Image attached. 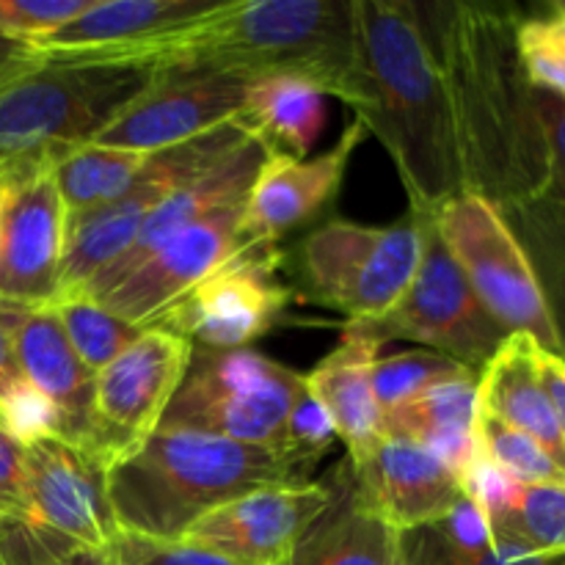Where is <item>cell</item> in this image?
I'll use <instances>...</instances> for the list:
<instances>
[{
  "label": "cell",
  "mask_w": 565,
  "mask_h": 565,
  "mask_svg": "<svg viewBox=\"0 0 565 565\" xmlns=\"http://www.w3.org/2000/svg\"><path fill=\"white\" fill-rule=\"evenodd\" d=\"M491 533L527 546L541 557H565V483L522 486L511 511Z\"/></svg>",
  "instance_id": "cell-31"
},
{
  "label": "cell",
  "mask_w": 565,
  "mask_h": 565,
  "mask_svg": "<svg viewBox=\"0 0 565 565\" xmlns=\"http://www.w3.org/2000/svg\"><path fill=\"white\" fill-rule=\"evenodd\" d=\"M53 312L58 315L61 329H64L72 351L77 353L83 367L92 375L103 373L143 331L138 326L125 323L105 307H99L97 301L83 296L61 298V301L53 303Z\"/></svg>",
  "instance_id": "cell-30"
},
{
  "label": "cell",
  "mask_w": 565,
  "mask_h": 565,
  "mask_svg": "<svg viewBox=\"0 0 565 565\" xmlns=\"http://www.w3.org/2000/svg\"><path fill=\"white\" fill-rule=\"evenodd\" d=\"M149 154L88 147L66 154L53 169L66 210V226L119 199L141 174Z\"/></svg>",
  "instance_id": "cell-29"
},
{
  "label": "cell",
  "mask_w": 565,
  "mask_h": 565,
  "mask_svg": "<svg viewBox=\"0 0 565 565\" xmlns=\"http://www.w3.org/2000/svg\"><path fill=\"white\" fill-rule=\"evenodd\" d=\"M447 546L458 552H489L494 550V533H491V522L483 513L478 502L469 500L467 494L439 519V522L428 524Z\"/></svg>",
  "instance_id": "cell-40"
},
{
  "label": "cell",
  "mask_w": 565,
  "mask_h": 565,
  "mask_svg": "<svg viewBox=\"0 0 565 565\" xmlns=\"http://www.w3.org/2000/svg\"><path fill=\"white\" fill-rule=\"evenodd\" d=\"M33 55H36V50L31 44L20 42V39L0 36V81L20 70V66H25Z\"/></svg>",
  "instance_id": "cell-45"
},
{
  "label": "cell",
  "mask_w": 565,
  "mask_h": 565,
  "mask_svg": "<svg viewBox=\"0 0 565 565\" xmlns=\"http://www.w3.org/2000/svg\"><path fill=\"white\" fill-rule=\"evenodd\" d=\"M456 127L463 191L500 210L550 188V147L516 50L522 11L497 3H417Z\"/></svg>",
  "instance_id": "cell-1"
},
{
  "label": "cell",
  "mask_w": 565,
  "mask_h": 565,
  "mask_svg": "<svg viewBox=\"0 0 565 565\" xmlns=\"http://www.w3.org/2000/svg\"><path fill=\"white\" fill-rule=\"evenodd\" d=\"M263 160V147H259L254 138H248L241 147L232 149L230 154H224L221 160L210 163L207 169L193 174L191 180L182 182L180 188H174V191L149 213V218L143 221L136 243H132L108 270H103V274L88 285L83 298L97 301L99 296L114 290L119 281H125L132 270L141 268V265L147 263L160 246H166L177 232L188 230V226L196 224L199 218L210 215L213 210L226 207V204L232 202H246Z\"/></svg>",
  "instance_id": "cell-21"
},
{
  "label": "cell",
  "mask_w": 565,
  "mask_h": 565,
  "mask_svg": "<svg viewBox=\"0 0 565 565\" xmlns=\"http://www.w3.org/2000/svg\"><path fill=\"white\" fill-rule=\"evenodd\" d=\"M326 480L329 505L292 546L290 565H408L403 533L364 505L348 461Z\"/></svg>",
  "instance_id": "cell-23"
},
{
  "label": "cell",
  "mask_w": 565,
  "mask_h": 565,
  "mask_svg": "<svg viewBox=\"0 0 565 565\" xmlns=\"http://www.w3.org/2000/svg\"><path fill=\"white\" fill-rule=\"evenodd\" d=\"M430 218L408 215L395 226L329 221L298 246L303 298L348 320H375L408 290L423 263Z\"/></svg>",
  "instance_id": "cell-6"
},
{
  "label": "cell",
  "mask_w": 565,
  "mask_h": 565,
  "mask_svg": "<svg viewBox=\"0 0 565 565\" xmlns=\"http://www.w3.org/2000/svg\"><path fill=\"white\" fill-rule=\"evenodd\" d=\"M351 475L364 505L403 535L439 522L463 497L456 472L397 436H384Z\"/></svg>",
  "instance_id": "cell-20"
},
{
  "label": "cell",
  "mask_w": 565,
  "mask_h": 565,
  "mask_svg": "<svg viewBox=\"0 0 565 565\" xmlns=\"http://www.w3.org/2000/svg\"><path fill=\"white\" fill-rule=\"evenodd\" d=\"M539 351L541 345L530 334H508L491 362L480 370L478 408L533 436L565 469V447L539 373Z\"/></svg>",
  "instance_id": "cell-25"
},
{
  "label": "cell",
  "mask_w": 565,
  "mask_h": 565,
  "mask_svg": "<svg viewBox=\"0 0 565 565\" xmlns=\"http://www.w3.org/2000/svg\"><path fill=\"white\" fill-rule=\"evenodd\" d=\"M105 565H246L188 541H158L119 533L105 552Z\"/></svg>",
  "instance_id": "cell-37"
},
{
  "label": "cell",
  "mask_w": 565,
  "mask_h": 565,
  "mask_svg": "<svg viewBox=\"0 0 565 565\" xmlns=\"http://www.w3.org/2000/svg\"><path fill=\"white\" fill-rule=\"evenodd\" d=\"M329 480L265 486L204 513L180 541L246 565H279L329 505Z\"/></svg>",
  "instance_id": "cell-17"
},
{
  "label": "cell",
  "mask_w": 565,
  "mask_h": 565,
  "mask_svg": "<svg viewBox=\"0 0 565 565\" xmlns=\"http://www.w3.org/2000/svg\"><path fill=\"white\" fill-rule=\"evenodd\" d=\"M561 565H565V561H561Z\"/></svg>",
  "instance_id": "cell-50"
},
{
  "label": "cell",
  "mask_w": 565,
  "mask_h": 565,
  "mask_svg": "<svg viewBox=\"0 0 565 565\" xmlns=\"http://www.w3.org/2000/svg\"><path fill=\"white\" fill-rule=\"evenodd\" d=\"M301 390V373L252 348H193L185 379L171 397L160 428L221 436L279 452L287 414Z\"/></svg>",
  "instance_id": "cell-7"
},
{
  "label": "cell",
  "mask_w": 565,
  "mask_h": 565,
  "mask_svg": "<svg viewBox=\"0 0 565 565\" xmlns=\"http://www.w3.org/2000/svg\"><path fill=\"white\" fill-rule=\"evenodd\" d=\"M307 483L270 447L160 428L105 475L119 533L180 541L193 522L248 491Z\"/></svg>",
  "instance_id": "cell-4"
},
{
  "label": "cell",
  "mask_w": 565,
  "mask_h": 565,
  "mask_svg": "<svg viewBox=\"0 0 565 565\" xmlns=\"http://www.w3.org/2000/svg\"><path fill=\"white\" fill-rule=\"evenodd\" d=\"M0 301L42 307L58 298L66 210L53 169L6 177Z\"/></svg>",
  "instance_id": "cell-14"
},
{
  "label": "cell",
  "mask_w": 565,
  "mask_h": 565,
  "mask_svg": "<svg viewBox=\"0 0 565 565\" xmlns=\"http://www.w3.org/2000/svg\"><path fill=\"white\" fill-rule=\"evenodd\" d=\"M0 508L25 519V445L0 419Z\"/></svg>",
  "instance_id": "cell-41"
},
{
  "label": "cell",
  "mask_w": 565,
  "mask_h": 565,
  "mask_svg": "<svg viewBox=\"0 0 565 565\" xmlns=\"http://www.w3.org/2000/svg\"><path fill=\"white\" fill-rule=\"evenodd\" d=\"M47 565H105V552L77 550V552H72V555L61 557V561H53Z\"/></svg>",
  "instance_id": "cell-46"
},
{
  "label": "cell",
  "mask_w": 565,
  "mask_h": 565,
  "mask_svg": "<svg viewBox=\"0 0 565 565\" xmlns=\"http://www.w3.org/2000/svg\"><path fill=\"white\" fill-rule=\"evenodd\" d=\"M22 373L17 367V359H14V348H11V337L6 331L3 318H0V412L3 406L9 403V397L14 395L17 386L22 384Z\"/></svg>",
  "instance_id": "cell-44"
},
{
  "label": "cell",
  "mask_w": 565,
  "mask_h": 565,
  "mask_svg": "<svg viewBox=\"0 0 565 565\" xmlns=\"http://www.w3.org/2000/svg\"><path fill=\"white\" fill-rule=\"evenodd\" d=\"M430 224L478 301L508 334H530L544 351L563 353L539 276L497 204L461 191L430 215Z\"/></svg>",
  "instance_id": "cell-8"
},
{
  "label": "cell",
  "mask_w": 565,
  "mask_h": 565,
  "mask_svg": "<svg viewBox=\"0 0 565 565\" xmlns=\"http://www.w3.org/2000/svg\"><path fill=\"white\" fill-rule=\"evenodd\" d=\"M478 381L480 373H467L403 403L384 414V436L425 447L461 480L478 456Z\"/></svg>",
  "instance_id": "cell-26"
},
{
  "label": "cell",
  "mask_w": 565,
  "mask_h": 565,
  "mask_svg": "<svg viewBox=\"0 0 565 565\" xmlns=\"http://www.w3.org/2000/svg\"><path fill=\"white\" fill-rule=\"evenodd\" d=\"M461 489L469 500L478 502V505L483 508L489 522L494 524L511 511L519 491H522V483H516L511 475L502 472L491 458H486L483 452L478 450V456L472 458L467 472L461 475Z\"/></svg>",
  "instance_id": "cell-39"
},
{
  "label": "cell",
  "mask_w": 565,
  "mask_h": 565,
  "mask_svg": "<svg viewBox=\"0 0 565 565\" xmlns=\"http://www.w3.org/2000/svg\"><path fill=\"white\" fill-rule=\"evenodd\" d=\"M224 0H92L75 20L31 44L50 55H97L202 20Z\"/></svg>",
  "instance_id": "cell-24"
},
{
  "label": "cell",
  "mask_w": 565,
  "mask_h": 565,
  "mask_svg": "<svg viewBox=\"0 0 565 565\" xmlns=\"http://www.w3.org/2000/svg\"><path fill=\"white\" fill-rule=\"evenodd\" d=\"M25 519L88 552H108L119 539L105 472L55 436L25 445Z\"/></svg>",
  "instance_id": "cell-15"
},
{
  "label": "cell",
  "mask_w": 565,
  "mask_h": 565,
  "mask_svg": "<svg viewBox=\"0 0 565 565\" xmlns=\"http://www.w3.org/2000/svg\"><path fill=\"white\" fill-rule=\"evenodd\" d=\"M248 138L252 136L246 127L232 119L204 136L149 154L141 174L119 199L66 226V248L55 301L83 296L88 285L136 243L143 221L174 188L230 154Z\"/></svg>",
  "instance_id": "cell-9"
},
{
  "label": "cell",
  "mask_w": 565,
  "mask_h": 565,
  "mask_svg": "<svg viewBox=\"0 0 565 565\" xmlns=\"http://www.w3.org/2000/svg\"><path fill=\"white\" fill-rule=\"evenodd\" d=\"M0 318L11 337L22 379L36 386L61 414V439L77 450H86L92 436L94 375L72 351L53 303L28 307L0 301Z\"/></svg>",
  "instance_id": "cell-19"
},
{
  "label": "cell",
  "mask_w": 565,
  "mask_h": 565,
  "mask_svg": "<svg viewBox=\"0 0 565 565\" xmlns=\"http://www.w3.org/2000/svg\"><path fill=\"white\" fill-rule=\"evenodd\" d=\"M191 356V342L147 326L119 359L94 375L92 436L83 452L105 475L158 434Z\"/></svg>",
  "instance_id": "cell-10"
},
{
  "label": "cell",
  "mask_w": 565,
  "mask_h": 565,
  "mask_svg": "<svg viewBox=\"0 0 565 565\" xmlns=\"http://www.w3.org/2000/svg\"><path fill=\"white\" fill-rule=\"evenodd\" d=\"M475 373L463 367L456 359L445 353L428 351V348H414V351L379 356L373 364V395L381 414H390L401 408L403 403L425 395L434 386L447 384L452 379Z\"/></svg>",
  "instance_id": "cell-32"
},
{
  "label": "cell",
  "mask_w": 565,
  "mask_h": 565,
  "mask_svg": "<svg viewBox=\"0 0 565 565\" xmlns=\"http://www.w3.org/2000/svg\"><path fill=\"white\" fill-rule=\"evenodd\" d=\"M367 130L353 119L334 147L318 158H281L265 154L241 218V246H274L287 232L298 230L323 213L340 193L348 163Z\"/></svg>",
  "instance_id": "cell-18"
},
{
  "label": "cell",
  "mask_w": 565,
  "mask_h": 565,
  "mask_svg": "<svg viewBox=\"0 0 565 565\" xmlns=\"http://www.w3.org/2000/svg\"><path fill=\"white\" fill-rule=\"evenodd\" d=\"M351 50L353 0H224L202 20L97 58L149 61L163 70L207 66L252 81L301 77L342 99Z\"/></svg>",
  "instance_id": "cell-3"
},
{
  "label": "cell",
  "mask_w": 565,
  "mask_h": 565,
  "mask_svg": "<svg viewBox=\"0 0 565 565\" xmlns=\"http://www.w3.org/2000/svg\"><path fill=\"white\" fill-rule=\"evenodd\" d=\"M246 202H232L177 232L125 281L97 298L99 307L125 323L147 329L166 307L185 296L193 285L230 263L241 246V218Z\"/></svg>",
  "instance_id": "cell-16"
},
{
  "label": "cell",
  "mask_w": 565,
  "mask_h": 565,
  "mask_svg": "<svg viewBox=\"0 0 565 565\" xmlns=\"http://www.w3.org/2000/svg\"><path fill=\"white\" fill-rule=\"evenodd\" d=\"M326 94L301 77H257L235 121L263 147L265 154L303 160L326 125Z\"/></svg>",
  "instance_id": "cell-27"
},
{
  "label": "cell",
  "mask_w": 565,
  "mask_h": 565,
  "mask_svg": "<svg viewBox=\"0 0 565 565\" xmlns=\"http://www.w3.org/2000/svg\"><path fill=\"white\" fill-rule=\"evenodd\" d=\"M3 213H6V182L0 180V235H3Z\"/></svg>",
  "instance_id": "cell-47"
},
{
  "label": "cell",
  "mask_w": 565,
  "mask_h": 565,
  "mask_svg": "<svg viewBox=\"0 0 565 565\" xmlns=\"http://www.w3.org/2000/svg\"><path fill=\"white\" fill-rule=\"evenodd\" d=\"M279 565H290V557H285V561H281Z\"/></svg>",
  "instance_id": "cell-49"
},
{
  "label": "cell",
  "mask_w": 565,
  "mask_h": 565,
  "mask_svg": "<svg viewBox=\"0 0 565 565\" xmlns=\"http://www.w3.org/2000/svg\"><path fill=\"white\" fill-rule=\"evenodd\" d=\"M274 246L243 248L230 263L166 307L149 329H163L204 351H241L279 323L292 290L279 279Z\"/></svg>",
  "instance_id": "cell-12"
},
{
  "label": "cell",
  "mask_w": 565,
  "mask_h": 565,
  "mask_svg": "<svg viewBox=\"0 0 565 565\" xmlns=\"http://www.w3.org/2000/svg\"><path fill=\"white\" fill-rule=\"evenodd\" d=\"M527 252L565 353V196L546 188L527 202L502 210Z\"/></svg>",
  "instance_id": "cell-28"
},
{
  "label": "cell",
  "mask_w": 565,
  "mask_h": 565,
  "mask_svg": "<svg viewBox=\"0 0 565 565\" xmlns=\"http://www.w3.org/2000/svg\"><path fill=\"white\" fill-rule=\"evenodd\" d=\"M6 516H9V513H6V511H3V508H0V524H3V522H6Z\"/></svg>",
  "instance_id": "cell-48"
},
{
  "label": "cell",
  "mask_w": 565,
  "mask_h": 565,
  "mask_svg": "<svg viewBox=\"0 0 565 565\" xmlns=\"http://www.w3.org/2000/svg\"><path fill=\"white\" fill-rule=\"evenodd\" d=\"M92 0H0V36L33 44L75 20Z\"/></svg>",
  "instance_id": "cell-38"
},
{
  "label": "cell",
  "mask_w": 565,
  "mask_h": 565,
  "mask_svg": "<svg viewBox=\"0 0 565 565\" xmlns=\"http://www.w3.org/2000/svg\"><path fill=\"white\" fill-rule=\"evenodd\" d=\"M248 83L252 77L237 72L160 66L158 81L94 138V147L154 154L191 141L237 119Z\"/></svg>",
  "instance_id": "cell-13"
},
{
  "label": "cell",
  "mask_w": 565,
  "mask_h": 565,
  "mask_svg": "<svg viewBox=\"0 0 565 565\" xmlns=\"http://www.w3.org/2000/svg\"><path fill=\"white\" fill-rule=\"evenodd\" d=\"M381 342L356 320H348L342 340L307 375L303 386L334 423L337 439L348 450V467H356L384 439V414L373 395V364Z\"/></svg>",
  "instance_id": "cell-22"
},
{
  "label": "cell",
  "mask_w": 565,
  "mask_h": 565,
  "mask_svg": "<svg viewBox=\"0 0 565 565\" xmlns=\"http://www.w3.org/2000/svg\"><path fill=\"white\" fill-rule=\"evenodd\" d=\"M158 75L149 61L36 53L0 81V180L55 169L94 143Z\"/></svg>",
  "instance_id": "cell-5"
},
{
  "label": "cell",
  "mask_w": 565,
  "mask_h": 565,
  "mask_svg": "<svg viewBox=\"0 0 565 565\" xmlns=\"http://www.w3.org/2000/svg\"><path fill=\"white\" fill-rule=\"evenodd\" d=\"M539 373L544 381V390L550 395L552 408H555L557 428L565 447V353H550L541 348L539 351Z\"/></svg>",
  "instance_id": "cell-43"
},
{
  "label": "cell",
  "mask_w": 565,
  "mask_h": 565,
  "mask_svg": "<svg viewBox=\"0 0 565 565\" xmlns=\"http://www.w3.org/2000/svg\"><path fill=\"white\" fill-rule=\"evenodd\" d=\"M516 50L530 86L565 99V3L519 17Z\"/></svg>",
  "instance_id": "cell-33"
},
{
  "label": "cell",
  "mask_w": 565,
  "mask_h": 565,
  "mask_svg": "<svg viewBox=\"0 0 565 565\" xmlns=\"http://www.w3.org/2000/svg\"><path fill=\"white\" fill-rule=\"evenodd\" d=\"M384 345L408 340L428 351L445 353L463 367L480 370L491 362L508 331L486 312L467 276L456 265L434 224L428 226L423 263L401 301L375 320H356Z\"/></svg>",
  "instance_id": "cell-11"
},
{
  "label": "cell",
  "mask_w": 565,
  "mask_h": 565,
  "mask_svg": "<svg viewBox=\"0 0 565 565\" xmlns=\"http://www.w3.org/2000/svg\"><path fill=\"white\" fill-rule=\"evenodd\" d=\"M334 441V423H331L329 414L323 412V406H320V403L309 395L307 386H303V390L298 392L296 401H292L290 414H287L279 456L285 458L287 467L303 480V472H309V469L331 450Z\"/></svg>",
  "instance_id": "cell-35"
},
{
  "label": "cell",
  "mask_w": 565,
  "mask_h": 565,
  "mask_svg": "<svg viewBox=\"0 0 565 565\" xmlns=\"http://www.w3.org/2000/svg\"><path fill=\"white\" fill-rule=\"evenodd\" d=\"M478 450L522 486L565 483V469L533 436L478 408Z\"/></svg>",
  "instance_id": "cell-34"
},
{
  "label": "cell",
  "mask_w": 565,
  "mask_h": 565,
  "mask_svg": "<svg viewBox=\"0 0 565 565\" xmlns=\"http://www.w3.org/2000/svg\"><path fill=\"white\" fill-rule=\"evenodd\" d=\"M535 99L550 147V188L565 196V99L546 92H535Z\"/></svg>",
  "instance_id": "cell-42"
},
{
  "label": "cell",
  "mask_w": 565,
  "mask_h": 565,
  "mask_svg": "<svg viewBox=\"0 0 565 565\" xmlns=\"http://www.w3.org/2000/svg\"><path fill=\"white\" fill-rule=\"evenodd\" d=\"M342 103L379 138L414 215L463 191L450 99L412 0H353V50Z\"/></svg>",
  "instance_id": "cell-2"
},
{
  "label": "cell",
  "mask_w": 565,
  "mask_h": 565,
  "mask_svg": "<svg viewBox=\"0 0 565 565\" xmlns=\"http://www.w3.org/2000/svg\"><path fill=\"white\" fill-rule=\"evenodd\" d=\"M403 544H406L408 565H561L555 557L535 555L527 546L502 539V535H494V550L489 552L452 550L430 527L406 533Z\"/></svg>",
  "instance_id": "cell-36"
}]
</instances>
